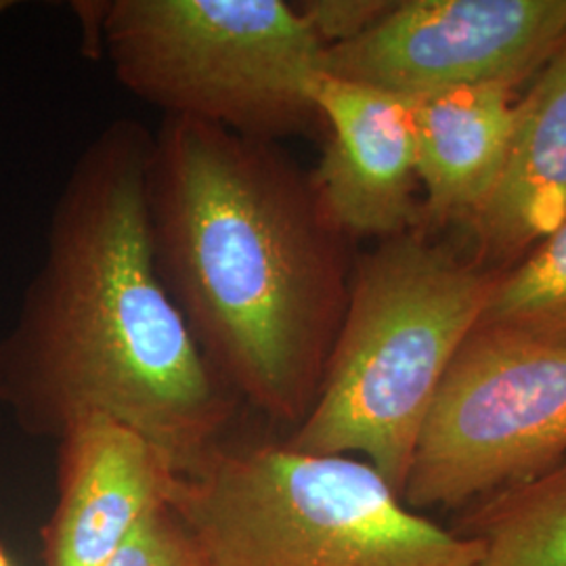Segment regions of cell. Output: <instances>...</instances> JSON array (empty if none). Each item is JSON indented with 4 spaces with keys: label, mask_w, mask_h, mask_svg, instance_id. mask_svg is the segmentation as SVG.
Returning a JSON list of instances; mask_svg holds the SVG:
<instances>
[{
    "label": "cell",
    "mask_w": 566,
    "mask_h": 566,
    "mask_svg": "<svg viewBox=\"0 0 566 566\" xmlns=\"http://www.w3.org/2000/svg\"><path fill=\"white\" fill-rule=\"evenodd\" d=\"M311 99L329 128L311 177L327 221L353 238H395L420 219L411 105L385 91L322 74Z\"/></svg>",
    "instance_id": "ba28073f"
},
{
    "label": "cell",
    "mask_w": 566,
    "mask_h": 566,
    "mask_svg": "<svg viewBox=\"0 0 566 566\" xmlns=\"http://www.w3.org/2000/svg\"><path fill=\"white\" fill-rule=\"evenodd\" d=\"M60 441L46 565L103 566L147 516L170 507L181 472L160 447L107 416L74 420Z\"/></svg>",
    "instance_id": "9c48e42d"
},
{
    "label": "cell",
    "mask_w": 566,
    "mask_h": 566,
    "mask_svg": "<svg viewBox=\"0 0 566 566\" xmlns=\"http://www.w3.org/2000/svg\"><path fill=\"white\" fill-rule=\"evenodd\" d=\"M0 566H11V560H9V556L4 554L2 547H0Z\"/></svg>",
    "instance_id": "e0dca14e"
},
{
    "label": "cell",
    "mask_w": 566,
    "mask_h": 566,
    "mask_svg": "<svg viewBox=\"0 0 566 566\" xmlns=\"http://www.w3.org/2000/svg\"><path fill=\"white\" fill-rule=\"evenodd\" d=\"M11 7H13V2H11V0H0V18H2Z\"/></svg>",
    "instance_id": "2e32d148"
},
{
    "label": "cell",
    "mask_w": 566,
    "mask_h": 566,
    "mask_svg": "<svg viewBox=\"0 0 566 566\" xmlns=\"http://www.w3.org/2000/svg\"><path fill=\"white\" fill-rule=\"evenodd\" d=\"M124 88L164 112L275 142L317 116L325 46L283 0L76 4Z\"/></svg>",
    "instance_id": "5b68a950"
},
{
    "label": "cell",
    "mask_w": 566,
    "mask_h": 566,
    "mask_svg": "<svg viewBox=\"0 0 566 566\" xmlns=\"http://www.w3.org/2000/svg\"><path fill=\"white\" fill-rule=\"evenodd\" d=\"M497 280L405 231L367 254L315 401L285 446L359 453L403 495L428 409Z\"/></svg>",
    "instance_id": "3957f363"
},
{
    "label": "cell",
    "mask_w": 566,
    "mask_h": 566,
    "mask_svg": "<svg viewBox=\"0 0 566 566\" xmlns=\"http://www.w3.org/2000/svg\"><path fill=\"white\" fill-rule=\"evenodd\" d=\"M565 221L566 42L518 102L506 168L470 223L489 252L516 254Z\"/></svg>",
    "instance_id": "8fae6325"
},
{
    "label": "cell",
    "mask_w": 566,
    "mask_h": 566,
    "mask_svg": "<svg viewBox=\"0 0 566 566\" xmlns=\"http://www.w3.org/2000/svg\"><path fill=\"white\" fill-rule=\"evenodd\" d=\"M565 458L566 343L476 325L428 409L401 497L474 506Z\"/></svg>",
    "instance_id": "8992f818"
},
{
    "label": "cell",
    "mask_w": 566,
    "mask_h": 566,
    "mask_svg": "<svg viewBox=\"0 0 566 566\" xmlns=\"http://www.w3.org/2000/svg\"><path fill=\"white\" fill-rule=\"evenodd\" d=\"M160 277L235 395L301 424L343 325V238L275 142L164 118L147 175Z\"/></svg>",
    "instance_id": "7a4b0ae2"
},
{
    "label": "cell",
    "mask_w": 566,
    "mask_h": 566,
    "mask_svg": "<svg viewBox=\"0 0 566 566\" xmlns=\"http://www.w3.org/2000/svg\"><path fill=\"white\" fill-rule=\"evenodd\" d=\"M458 533L479 544L476 566H566V458L474 504Z\"/></svg>",
    "instance_id": "7c38bea8"
},
{
    "label": "cell",
    "mask_w": 566,
    "mask_h": 566,
    "mask_svg": "<svg viewBox=\"0 0 566 566\" xmlns=\"http://www.w3.org/2000/svg\"><path fill=\"white\" fill-rule=\"evenodd\" d=\"M390 7L392 2L382 0H311L298 4L325 46L361 36L385 18Z\"/></svg>",
    "instance_id": "9a60e30c"
},
{
    "label": "cell",
    "mask_w": 566,
    "mask_h": 566,
    "mask_svg": "<svg viewBox=\"0 0 566 566\" xmlns=\"http://www.w3.org/2000/svg\"><path fill=\"white\" fill-rule=\"evenodd\" d=\"M479 325L566 343V221L495 282Z\"/></svg>",
    "instance_id": "4fadbf2b"
},
{
    "label": "cell",
    "mask_w": 566,
    "mask_h": 566,
    "mask_svg": "<svg viewBox=\"0 0 566 566\" xmlns=\"http://www.w3.org/2000/svg\"><path fill=\"white\" fill-rule=\"evenodd\" d=\"M103 566H203L177 514L166 507L147 516Z\"/></svg>",
    "instance_id": "5bb4252c"
},
{
    "label": "cell",
    "mask_w": 566,
    "mask_h": 566,
    "mask_svg": "<svg viewBox=\"0 0 566 566\" xmlns=\"http://www.w3.org/2000/svg\"><path fill=\"white\" fill-rule=\"evenodd\" d=\"M203 566H476L479 544L405 506L374 465L217 446L170 502Z\"/></svg>",
    "instance_id": "277c9868"
},
{
    "label": "cell",
    "mask_w": 566,
    "mask_h": 566,
    "mask_svg": "<svg viewBox=\"0 0 566 566\" xmlns=\"http://www.w3.org/2000/svg\"><path fill=\"white\" fill-rule=\"evenodd\" d=\"M430 219H470L502 179L518 120L512 84H472L407 99Z\"/></svg>",
    "instance_id": "30bf717a"
},
{
    "label": "cell",
    "mask_w": 566,
    "mask_h": 566,
    "mask_svg": "<svg viewBox=\"0 0 566 566\" xmlns=\"http://www.w3.org/2000/svg\"><path fill=\"white\" fill-rule=\"evenodd\" d=\"M566 42V0L392 2L361 36L325 49L324 72L416 99L472 84H512Z\"/></svg>",
    "instance_id": "52a82bcc"
},
{
    "label": "cell",
    "mask_w": 566,
    "mask_h": 566,
    "mask_svg": "<svg viewBox=\"0 0 566 566\" xmlns=\"http://www.w3.org/2000/svg\"><path fill=\"white\" fill-rule=\"evenodd\" d=\"M154 133L107 124L51 214L46 252L0 340V401L23 430L84 416L133 428L185 474L221 446L238 395L206 361L156 263L147 175Z\"/></svg>",
    "instance_id": "6da1fadb"
}]
</instances>
